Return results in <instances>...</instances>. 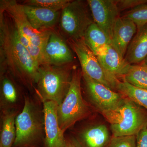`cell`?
Listing matches in <instances>:
<instances>
[{
	"label": "cell",
	"instance_id": "cell-25",
	"mask_svg": "<svg viewBox=\"0 0 147 147\" xmlns=\"http://www.w3.org/2000/svg\"><path fill=\"white\" fill-rule=\"evenodd\" d=\"M105 147H137L136 136H113Z\"/></svg>",
	"mask_w": 147,
	"mask_h": 147
},
{
	"label": "cell",
	"instance_id": "cell-19",
	"mask_svg": "<svg viewBox=\"0 0 147 147\" xmlns=\"http://www.w3.org/2000/svg\"><path fill=\"white\" fill-rule=\"evenodd\" d=\"M116 90L131 99L147 111V90L131 86L123 80H118Z\"/></svg>",
	"mask_w": 147,
	"mask_h": 147
},
{
	"label": "cell",
	"instance_id": "cell-7",
	"mask_svg": "<svg viewBox=\"0 0 147 147\" xmlns=\"http://www.w3.org/2000/svg\"><path fill=\"white\" fill-rule=\"evenodd\" d=\"M71 48L77 55L80 62L82 73L91 79L105 85L113 90H116L117 81L107 72L96 56L86 45L84 38L69 40Z\"/></svg>",
	"mask_w": 147,
	"mask_h": 147
},
{
	"label": "cell",
	"instance_id": "cell-23",
	"mask_svg": "<svg viewBox=\"0 0 147 147\" xmlns=\"http://www.w3.org/2000/svg\"><path fill=\"white\" fill-rule=\"evenodd\" d=\"M71 1L70 0H27L24 1L22 4L59 11L62 10Z\"/></svg>",
	"mask_w": 147,
	"mask_h": 147
},
{
	"label": "cell",
	"instance_id": "cell-2",
	"mask_svg": "<svg viewBox=\"0 0 147 147\" xmlns=\"http://www.w3.org/2000/svg\"><path fill=\"white\" fill-rule=\"evenodd\" d=\"M0 6L12 19L21 42L40 67L43 64L44 49L53 31L34 28L28 20L21 4L16 1H1Z\"/></svg>",
	"mask_w": 147,
	"mask_h": 147
},
{
	"label": "cell",
	"instance_id": "cell-4",
	"mask_svg": "<svg viewBox=\"0 0 147 147\" xmlns=\"http://www.w3.org/2000/svg\"><path fill=\"white\" fill-rule=\"evenodd\" d=\"M73 69L71 63L41 66L36 83L41 99L61 104L69 88Z\"/></svg>",
	"mask_w": 147,
	"mask_h": 147
},
{
	"label": "cell",
	"instance_id": "cell-13",
	"mask_svg": "<svg viewBox=\"0 0 147 147\" xmlns=\"http://www.w3.org/2000/svg\"><path fill=\"white\" fill-rule=\"evenodd\" d=\"M137 32V26L133 21L122 16L120 17L113 29L111 46L125 58L129 43Z\"/></svg>",
	"mask_w": 147,
	"mask_h": 147
},
{
	"label": "cell",
	"instance_id": "cell-1",
	"mask_svg": "<svg viewBox=\"0 0 147 147\" xmlns=\"http://www.w3.org/2000/svg\"><path fill=\"white\" fill-rule=\"evenodd\" d=\"M1 64L15 76L37 83L40 67L21 42L12 19L0 8Z\"/></svg>",
	"mask_w": 147,
	"mask_h": 147
},
{
	"label": "cell",
	"instance_id": "cell-24",
	"mask_svg": "<svg viewBox=\"0 0 147 147\" xmlns=\"http://www.w3.org/2000/svg\"><path fill=\"white\" fill-rule=\"evenodd\" d=\"M2 94L4 99L8 103H13L17 100V91L12 82L7 78L3 79L1 86Z\"/></svg>",
	"mask_w": 147,
	"mask_h": 147
},
{
	"label": "cell",
	"instance_id": "cell-29",
	"mask_svg": "<svg viewBox=\"0 0 147 147\" xmlns=\"http://www.w3.org/2000/svg\"><path fill=\"white\" fill-rule=\"evenodd\" d=\"M144 63L145 64L147 65V57L146 58V59H145V61H144Z\"/></svg>",
	"mask_w": 147,
	"mask_h": 147
},
{
	"label": "cell",
	"instance_id": "cell-22",
	"mask_svg": "<svg viewBox=\"0 0 147 147\" xmlns=\"http://www.w3.org/2000/svg\"><path fill=\"white\" fill-rule=\"evenodd\" d=\"M130 19L136 24L137 30L147 24V3L127 11L122 16Z\"/></svg>",
	"mask_w": 147,
	"mask_h": 147
},
{
	"label": "cell",
	"instance_id": "cell-15",
	"mask_svg": "<svg viewBox=\"0 0 147 147\" xmlns=\"http://www.w3.org/2000/svg\"><path fill=\"white\" fill-rule=\"evenodd\" d=\"M21 5L30 24L38 30H52L59 17V11L26 5Z\"/></svg>",
	"mask_w": 147,
	"mask_h": 147
},
{
	"label": "cell",
	"instance_id": "cell-5",
	"mask_svg": "<svg viewBox=\"0 0 147 147\" xmlns=\"http://www.w3.org/2000/svg\"><path fill=\"white\" fill-rule=\"evenodd\" d=\"M82 72L72 70L70 86L65 97L58 105L57 115L60 127L63 132L89 113L88 108L82 97L81 79Z\"/></svg>",
	"mask_w": 147,
	"mask_h": 147
},
{
	"label": "cell",
	"instance_id": "cell-28",
	"mask_svg": "<svg viewBox=\"0 0 147 147\" xmlns=\"http://www.w3.org/2000/svg\"><path fill=\"white\" fill-rule=\"evenodd\" d=\"M66 147H79L75 143L71 141H66Z\"/></svg>",
	"mask_w": 147,
	"mask_h": 147
},
{
	"label": "cell",
	"instance_id": "cell-21",
	"mask_svg": "<svg viewBox=\"0 0 147 147\" xmlns=\"http://www.w3.org/2000/svg\"><path fill=\"white\" fill-rule=\"evenodd\" d=\"M15 115L9 113L5 117L1 134L0 147H11L16 137Z\"/></svg>",
	"mask_w": 147,
	"mask_h": 147
},
{
	"label": "cell",
	"instance_id": "cell-9",
	"mask_svg": "<svg viewBox=\"0 0 147 147\" xmlns=\"http://www.w3.org/2000/svg\"><path fill=\"white\" fill-rule=\"evenodd\" d=\"M87 94L96 108L100 113L115 109L122 102L125 96L118 92L82 73Z\"/></svg>",
	"mask_w": 147,
	"mask_h": 147
},
{
	"label": "cell",
	"instance_id": "cell-16",
	"mask_svg": "<svg viewBox=\"0 0 147 147\" xmlns=\"http://www.w3.org/2000/svg\"><path fill=\"white\" fill-rule=\"evenodd\" d=\"M147 57V24L137 30L129 43L125 59L129 64L144 62Z\"/></svg>",
	"mask_w": 147,
	"mask_h": 147
},
{
	"label": "cell",
	"instance_id": "cell-11",
	"mask_svg": "<svg viewBox=\"0 0 147 147\" xmlns=\"http://www.w3.org/2000/svg\"><path fill=\"white\" fill-rule=\"evenodd\" d=\"M42 100L47 147H66V141L64 137V133L59 124L58 105L53 101Z\"/></svg>",
	"mask_w": 147,
	"mask_h": 147
},
{
	"label": "cell",
	"instance_id": "cell-17",
	"mask_svg": "<svg viewBox=\"0 0 147 147\" xmlns=\"http://www.w3.org/2000/svg\"><path fill=\"white\" fill-rule=\"evenodd\" d=\"M111 139L105 125H93L86 128L80 135L84 147H105Z\"/></svg>",
	"mask_w": 147,
	"mask_h": 147
},
{
	"label": "cell",
	"instance_id": "cell-26",
	"mask_svg": "<svg viewBox=\"0 0 147 147\" xmlns=\"http://www.w3.org/2000/svg\"><path fill=\"white\" fill-rule=\"evenodd\" d=\"M117 5L120 11L133 9L138 6L147 3V0H117Z\"/></svg>",
	"mask_w": 147,
	"mask_h": 147
},
{
	"label": "cell",
	"instance_id": "cell-14",
	"mask_svg": "<svg viewBox=\"0 0 147 147\" xmlns=\"http://www.w3.org/2000/svg\"><path fill=\"white\" fill-rule=\"evenodd\" d=\"M96 56L105 71L118 80H122L130 65L111 45L106 46Z\"/></svg>",
	"mask_w": 147,
	"mask_h": 147
},
{
	"label": "cell",
	"instance_id": "cell-12",
	"mask_svg": "<svg viewBox=\"0 0 147 147\" xmlns=\"http://www.w3.org/2000/svg\"><path fill=\"white\" fill-rule=\"evenodd\" d=\"M73 61L72 53L65 41L53 31L44 49L42 65H63Z\"/></svg>",
	"mask_w": 147,
	"mask_h": 147
},
{
	"label": "cell",
	"instance_id": "cell-10",
	"mask_svg": "<svg viewBox=\"0 0 147 147\" xmlns=\"http://www.w3.org/2000/svg\"><path fill=\"white\" fill-rule=\"evenodd\" d=\"M94 23L111 40L113 29L120 11L115 0H88Z\"/></svg>",
	"mask_w": 147,
	"mask_h": 147
},
{
	"label": "cell",
	"instance_id": "cell-18",
	"mask_svg": "<svg viewBox=\"0 0 147 147\" xmlns=\"http://www.w3.org/2000/svg\"><path fill=\"white\" fill-rule=\"evenodd\" d=\"M83 38L95 55L106 46L111 45L110 38L94 22L87 29Z\"/></svg>",
	"mask_w": 147,
	"mask_h": 147
},
{
	"label": "cell",
	"instance_id": "cell-6",
	"mask_svg": "<svg viewBox=\"0 0 147 147\" xmlns=\"http://www.w3.org/2000/svg\"><path fill=\"white\" fill-rule=\"evenodd\" d=\"M94 22L86 1H71L61 11L60 27L69 40L83 38L87 29Z\"/></svg>",
	"mask_w": 147,
	"mask_h": 147
},
{
	"label": "cell",
	"instance_id": "cell-8",
	"mask_svg": "<svg viewBox=\"0 0 147 147\" xmlns=\"http://www.w3.org/2000/svg\"><path fill=\"white\" fill-rule=\"evenodd\" d=\"M16 137L13 145L21 147L30 144L41 133L42 122L34 105L28 99L21 113L15 120Z\"/></svg>",
	"mask_w": 147,
	"mask_h": 147
},
{
	"label": "cell",
	"instance_id": "cell-27",
	"mask_svg": "<svg viewBox=\"0 0 147 147\" xmlns=\"http://www.w3.org/2000/svg\"><path fill=\"white\" fill-rule=\"evenodd\" d=\"M137 147H147V125L136 135Z\"/></svg>",
	"mask_w": 147,
	"mask_h": 147
},
{
	"label": "cell",
	"instance_id": "cell-3",
	"mask_svg": "<svg viewBox=\"0 0 147 147\" xmlns=\"http://www.w3.org/2000/svg\"><path fill=\"white\" fill-rule=\"evenodd\" d=\"M101 114L110 124L113 137L136 136L147 125V110L125 96L117 108Z\"/></svg>",
	"mask_w": 147,
	"mask_h": 147
},
{
	"label": "cell",
	"instance_id": "cell-20",
	"mask_svg": "<svg viewBox=\"0 0 147 147\" xmlns=\"http://www.w3.org/2000/svg\"><path fill=\"white\" fill-rule=\"evenodd\" d=\"M122 80L134 87L147 90V65L144 62L130 65Z\"/></svg>",
	"mask_w": 147,
	"mask_h": 147
}]
</instances>
